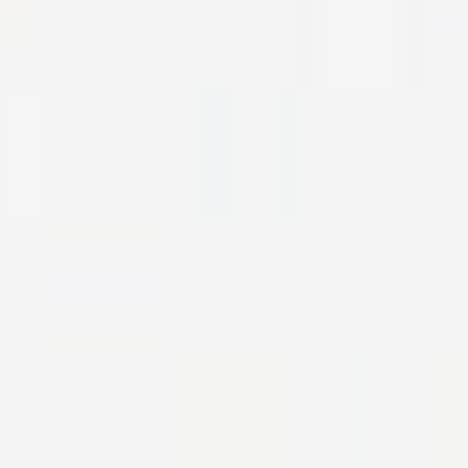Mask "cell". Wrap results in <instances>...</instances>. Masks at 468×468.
<instances>
[{
  "label": "cell",
  "mask_w": 468,
  "mask_h": 468,
  "mask_svg": "<svg viewBox=\"0 0 468 468\" xmlns=\"http://www.w3.org/2000/svg\"><path fill=\"white\" fill-rule=\"evenodd\" d=\"M8 148H16V156H8V206L25 214V206H33V107L8 115Z\"/></svg>",
  "instance_id": "7a4b0ae2"
},
{
  "label": "cell",
  "mask_w": 468,
  "mask_h": 468,
  "mask_svg": "<svg viewBox=\"0 0 468 468\" xmlns=\"http://www.w3.org/2000/svg\"><path fill=\"white\" fill-rule=\"evenodd\" d=\"M313 74L329 82H395L411 66V0H313Z\"/></svg>",
  "instance_id": "6da1fadb"
}]
</instances>
